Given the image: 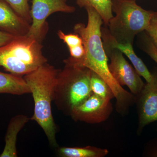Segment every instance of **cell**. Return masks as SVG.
Segmentation results:
<instances>
[{
	"instance_id": "cell-1",
	"label": "cell",
	"mask_w": 157,
	"mask_h": 157,
	"mask_svg": "<svg viewBox=\"0 0 157 157\" xmlns=\"http://www.w3.org/2000/svg\"><path fill=\"white\" fill-rule=\"evenodd\" d=\"M86 9L88 14L87 25L78 23L74 27L75 33L82 39L86 51L84 57L77 65L86 67L101 76L112 90L116 104L124 105L130 100L132 94L118 83L109 71L108 58L101 37V27L104 21L92 7Z\"/></svg>"
},
{
	"instance_id": "cell-2",
	"label": "cell",
	"mask_w": 157,
	"mask_h": 157,
	"mask_svg": "<svg viewBox=\"0 0 157 157\" xmlns=\"http://www.w3.org/2000/svg\"><path fill=\"white\" fill-rule=\"evenodd\" d=\"M59 71L47 63L25 75L24 78L33 94L34 113L31 119L43 129L51 145L57 146L56 127L52 111L51 103L55 95Z\"/></svg>"
},
{
	"instance_id": "cell-3",
	"label": "cell",
	"mask_w": 157,
	"mask_h": 157,
	"mask_svg": "<svg viewBox=\"0 0 157 157\" xmlns=\"http://www.w3.org/2000/svg\"><path fill=\"white\" fill-rule=\"evenodd\" d=\"M41 42L26 35L0 47V67L16 76L28 74L47 63Z\"/></svg>"
},
{
	"instance_id": "cell-4",
	"label": "cell",
	"mask_w": 157,
	"mask_h": 157,
	"mask_svg": "<svg viewBox=\"0 0 157 157\" xmlns=\"http://www.w3.org/2000/svg\"><path fill=\"white\" fill-rule=\"evenodd\" d=\"M112 11L115 16L106 26L109 33L118 43L132 45L135 36L147 28L154 12L143 9L136 0H112Z\"/></svg>"
},
{
	"instance_id": "cell-5",
	"label": "cell",
	"mask_w": 157,
	"mask_h": 157,
	"mask_svg": "<svg viewBox=\"0 0 157 157\" xmlns=\"http://www.w3.org/2000/svg\"><path fill=\"white\" fill-rule=\"evenodd\" d=\"M63 70L59 71L55 95L70 112L84 101L92 94L90 87L91 70L83 66L64 61Z\"/></svg>"
},
{
	"instance_id": "cell-6",
	"label": "cell",
	"mask_w": 157,
	"mask_h": 157,
	"mask_svg": "<svg viewBox=\"0 0 157 157\" xmlns=\"http://www.w3.org/2000/svg\"><path fill=\"white\" fill-rule=\"evenodd\" d=\"M103 45L107 57L110 59L108 67L113 76L121 86H126L132 94L137 96L145 84L140 75L126 60L121 51L108 45Z\"/></svg>"
},
{
	"instance_id": "cell-7",
	"label": "cell",
	"mask_w": 157,
	"mask_h": 157,
	"mask_svg": "<svg viewBox=\"0 0 157 157\" xmlns=\"http://www.w3.org/2000/svg\"><path fill=\"white\" fill-rule=\"evenodd\" d=\"M68 0H32V24L27 36L41 42L46 33L47 17L57 12L73 13L75 8L67 4Z\"/></svg>"
},
{
	"instance_id": "cell-8",
	"label": "cell",
	"mask_w": 157,
	"mask_h": 157,
	"mask_svg": "<svg viewBox=\"0 0 157 157\" xmlns=\"http://www.w3.org/2000/svg\"><path fill=\"white\" fill-rule=\"evenodd\" d=\"M151 73V80L144 84L136 96L138 134H141L147 125L157 121V69Z\"/></svg>"
},
{
	"instance_id": "cell-9",
	"label": "cell",
	"mask_w": 157,
	"mask_h": 157,
	"mask_svg": "<svg viewBox=\"0 0 157 157\" xmlns=\"http://www.w3.org/2000/svg\"><path fill=\"white\" fill-rule=\"evenodd\" d=\"M113 109L111 101L105 100L92 93L82 103L74 107L70 114L76 121L99 124L107 120Z\"/></svg>"
},
{
	"instance_id": "cell-10",
	"label": "cell",
	"mask_w": 157,
	"mask_h": 157,
	"mask_svg": "<svg viewBox=\"0 0 157 157\" xmlns=\"http://www.w3.org/2000/svg\"><path fill=\"white\" fill-rule=\"evenodd\" d=\"M30 25L4 0H0V30L16 36L28 33Z\"/></svg>"
},
{
	"instance_id": "cell-11",
	"label": "cell",
	"mask_w": 157,
	"mask_h": 157,
	"mask_svg": "<svg viewBox=\"0 0 157 157\" xmlns=\"http://www.w3.org/2000/svg\"><path fill=\"white\" fill-rule=\"evenodd\" d=\"M101 37L103 44L109 45L112 48H117L124 54L132 62L133 67L140 76L143 77L146 82L150 81L152 78L151 72H150L142 60L136 55L131 44H121L116 41L109 33L108 29L101 27Z\"/></svg>"
},
{
	"instance_id": "cell-12",
	"label": "cell",
	"mask_w": 157,
	"mask_h": 157,
	"mask_svg": "<svg viewBox=\"0 0 157 157\" xmlns=\"http://www.w3.org/2000/svg\"><path fill=\"white\" fill-rule=\"evenodd\" d=\"M29 118L24 115L15 116L11 119L5 136V146L0 157H17L16 142L20 131L28 122Z\"/></svg>"
},
{
	"instance_id": "cell-13",
	"label": "cell",
	"mask_w": 157,
	"mask_h": 157,
	"mask_svg": "<svg viewBox=\"0 0 157 157\" xmlns=\"http://www.w3.org/2000/svg\"><path fill=\"white\" fill-rule=\"evenodd\" d=\"M29 93L30 89L24 78L0 71V94L21 95Z\"/></svg>"
},
{
	"instance_id": "cell-14",
	"label": "cell",
	"mask_w": 157,
	"mask_h": 157,
	"mask_svg": "<svg viewBox=\"0 0 157 157\" xmlns=\"http://www.w3.org/2000/svg\"><path fill=\"white\" fill-rule=\"evenodd\" d=\"M76 3L80 8L86 9L88 7H92L95 9L106 26L113 17L112 0H76Z\"/></svg>"
},
{
	"instance_id": "cell-15",
	"label": "cell",
	"mask_w": 157,
	"mask_h": 157,
	"mask_svg": "<svg viewBox=\"0 0 157 157\" xmlns=\"http://www.w3.org/2000/svg\"><path fill=\"white\" fill-rule=\"evenodd\" d=\"M59 155L64 157H104L109 153L107 149L93 146L85 147H62L59 150Z\"/></svg>"
},
{
	"instance_id": "cell-16",
	"label": "cell",
	"mask_w": 157,
	"mask_h": 157,
	"mask_svg": "<svg viewBox=\"0 0 157 157\" xmlns=\"http://www.w3.org/2000/svg\"><path fill=\"white\" fill-rule=\"evenodd\" d=\"M90 87L92 92L105 100L111 101L114 94L108 85L101 76L91 71Z\"/></svg>"
},
{
	"instance_id": "cell-17",
	"label": "cell",
	"mask_w": 157,
	"mask_h": 157,
	"mask_svg": "<svg viewBox=\"0 0 157 157\" xmlns=\"http://www.w3.org/2000/svg\"><path fill=\"white\" fill-rule=\"evenodd\" d=\"M20 16L29 23L32 21L29 0H4Z\"/></svg>"
},
{
	"instance_id": "cell-18",
	"label": "cell",
	"mask_w": 157,
	"mask_h": 157,
	"mask_svg": "<svg viewBox=\"0 0 157 157\" xmlns=\"http://www.w3.org/2000/svg\"><path fill=\"white\" fill-rule=\"evenodd\" d=\"M58 36L67 45L68 48H73L83 44L81 37L75 33V34H65L62 31L59 30Z\"/></svg>"
},
{
	"instance_id": "cell-19",
	"label": "cell",
	"mask_w": 157,
	"mask_h": 157,
	"mask_svg": "<svg viewBox=\"0 0 157 157\" xmlns=\"http://www.w3.org/2000/svg\"><path fill=\"white\" fill-rule=\"evenodd\" d=\"M141 38L142 49L157 63V48L147 35Z\"/></svg>"
},
{
	"instance_id": "cell-20",
	"label": "cell",
	"mask_w": 157,
	"mask_h": 157,
	"mask_svg": "<svg viewBox=\"0 0 157 157\" xmlns=\"http://www.w3.org/2000/svg\"><path fill=\"white\" fill-rule=\"evenodd\" d=\"M144 32L157 48V12H154L149 24Z\"/></svg>"
},
{
	"instance_id": "cell-21",
	"label": "cell",
	"mask_w": 157,
	"mask_h": 157,
	"mask_svg": "<svg viewBox=\"0 0 157 157\" xmlns=\"http://www.w3.org/2000/svg\"><path fill=\"white\" fill-rule=\"evenodd\" d=\"M145 153L147 156L157 157V139L149 144Z\"/></svg>"
},
{
	"instance_id": "cell-22",
	"label": "cell",
	"mask_w": 157,
	"mask_h": 157,
	"mask_svg": "<svg viewBox=\"0 0 157 157\" xmlns=\"http://www.w3.org/2000/svg\"><path fill=\"white\" fill-rule=\"evenodd\" d=\"M16 37L12 34L8 33L0 30V47L8 44Z\"/></svg>"
},
{
	"instance_id": "cell-23",
	"label": "cell",
	"mask_w": 157,
	"mask_h": 157,
	"mask_svg": "<svg viewBox=\"0 0 157 157\" xmlns=\"http://www.w3.org/2000/svg\"></svg>"
},
{
	"instance_id": "cell-24",
	"label": "cell",
	"mask_w": 157,
	"mask_h": 157,
	"mask_svg": "<svg viewBox=\"0 0 157 157\" xmlns=\"http://www.w3.org/2000/svg\"></svg>"
}]
</instances>
